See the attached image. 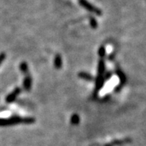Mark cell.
<instances>
[{
	"label": "cell",
	"instance_id": "6da1fadb",
	"mask_svg": "<svg viewBox=\"0 0 146 146\" xmlns=\"http://www.w3.org/2000/svg\"><path fill=\"white\" fill-rule=\"evenodd\" d=\"M35 121L33 118H22V117H12L11 119H0V126L12 125V124H18V123H33Z\"/></svg>",
	"mask_w": 146,
	"mask_h": 146
},
{
	"label": "cell",
	"instance_id": "7a4b0ae2",
	"mask_svg": "<svg viewBox=\"0 0 146 146\" xmlns=\"http://www.w3.org/2000/svg\"><path fill=\"white\" fill-rule=\"evenodd\" d=\"M79 3L81 7H83L84 9H86L90 12L94 13L96 15H98V16L102 15V11L99 9H98L97 7H95L94 5H92L87 0H79Z\"/></svg>",
	"mask_w": 146,
	"mask_h": 146
},
{
	"label": "cell",
	"instance_id": "3957f363",
	"mask_svg": "<svg viewBox=\"0 0 146 146\" xmlns=\"http://www.w3.org/2000/svg\"><path fill=\"white\" fill-rule=\"evenodd\" d=\"M20 92H21V89H19V88L15 89L12 93H11V94L7 97L6 101H7V102H13V101L16 98V97L18 96V94H20Z\"/></svg>",
	"mask_w": 146,
	"mask_h": 146
},
{
	"label": "cell",
	"instance_id": "277c9868",
	"mask_svg": "<svg viewBox=\"0 0 146 146\" xmlns=\"http://www.w3.org/2000/svg\"><path fill=\"white\" fill-rule=\"evenodd\" d=\"M32 84V80L30 76L29 75V73L25 75V78L24 80V88L26 90H29L31 88Z\"/></svg>",
	"mask_w": 146,
	"mask_h": 146
},
{
	"label": "cell",
	"instance_id": "5b68a950",
	"mask_svg": "<svg viewBox=\"0 0 146 146\" xmlns=\"http://www.w3.org/2000/svg\"><path fill=\"white\" fill-rule=\"evenodd\" d=\"M54 67L58 69H59L62 67V58L59 54H57L54 57Z\"/></svg>",
	"mask_w": 146,
	"mask_h": 146
},
{
	"label": "cell",
	"instance_id": "8992f818",
	"mask_svg": "<svg viewBox=\"0 0 146 146\" xmlns=\"http://www.w3.org/2000/svg\"><path fill=\"white\" fill-rule=\"evenodd\" d=\"M20 68L22 73H24L25 75L28 74V65L26 63H21L20 65Z\"/></svg>",
	"mask_w": 146,
	"mask_h": 146
},
{
	"label": "cell",
	"instance_id": "52a82bcc",
	"mask_svg": "<svg viewBox=\"0 0 146 146\" xmlns=\"http://www.w3.org/2000/svg\"><path fill=\"white\" fill-rule=\"evenodd\" d=\"M81 78L83 79H85V80H91V77H90V76L89 75H88L87 73H84V72H81L80 73V75H79Z\"/></svg>",
	"mask_w": 146,
	"mask_h": 146
},
{
	"label": "cell",
	"instance_id": "ba28073f",
	"mask_svg": "<svg viewBox=\"0 0 146 146\" xmlns=\"http://www.w3.org/2000/svg\"><path fill=\"white\" fill-rule=\"evenodd\" d=\"M78 116H77V115H73L72 117V123L73 124H76V123H78Z\"/></svg>",
	"mask_w": 146,
	"mask_h": 146
},
{
	"label": "cell",
	"instance_id": "9c48e42d",
	"mask_svg": "<svg viewBox=\"0 0 146 146\" xmlns=\"http://www.w3.org/2000/svg\"><path fill=\"white\" fill-rule=\"evenodd\" d=\"M90 23H91V25L93 28H97V25H98V24H97V22L96 21L93 19V18H91V20H90Z\"/></svg>",
	"mask_w": 146,
	"mask_h": 146
},
{
	"label": "cell",
	"instance_id": "30bf717a",
	"mask_svg": "<svg viewBox=\"0 0 146 146\" xmlns=\"http://www.w3.org/2000/svg\"><path fill=\"white\" fill-rule=\"evenodd\" d=\"M5 57H6V54H4V53H1V54H0V64L4 61Z\"/></svg>",
	"mask_w": 146,
	"mask_h": 146
}]
</instances>
